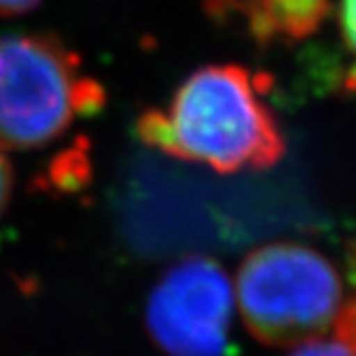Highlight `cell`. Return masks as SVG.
Wrapping results in <instances>:
<instances>
[{
  "instance_id": "1",
  "label": "cell",
  "mask_w": 356,
  "mask_h": 356,
  "mask_svg": "<svg viewBox=\"0 0 356 356\" xmlns=\"http://www.w3.org/2000/svg\"><path fill=\"white\" fill-rule=\"evenodd\" d=\"M268 75L241 65H207L176 88L170 106L144 110L136 138L174 159L219 174L268 170L286 155V140L264 92Z\"/></svg>"
},
{
  "instance_id": "2",
  "label": "cell",
  "mask_w": 356,
  "mask_h": 356,
  "mask_svg": "<svg viewBox=\"0 0 356 356\" xmlns=\"http://www.w3.org/2000/svg\"><path fill=\"white\" fill-rule=\"evenodd\" d=\"M106 88L52 33L0 37V148L35 150L106 108Z\"/></svg>"
},
{
  "instance_id": "3",
  "label": "cell",
  "mask_w": 356,
  "mask_h": 356,
  "mask_svg": "<svg viewBox=\"0 0 356 356\" xmlns=\"http://www.w3.org/2000/svg\"><path fill=\"white\" fill-rule=\"evenodd\" d=\"M234 298L253 337L288 348L318 339L333 326L343 286L320 251L300 243H268L241 262Z\"/></svg>"
},
{
  "instance_id": "4",
  "label": "cell",
  "mask_w": 356,
  "mask_h": 356,
  "mask_svg": "<svg viewBox=\"0 0 356 356\" xmlns=\"http://www.w3.org/2000/svg\"><path fill=\"white\" fill-rule=\"evenodd\" d=\"M234 316V286L219 262L187 256L150 290L144 324L168 356H225Z\"/></svg>"
},
{
  "instance_id": "5",
  "label": "cell",
  "mask_w": 356,
  "mask_h": 356,
  "mask_svg": "<svg viewBox=\"0 0 356 356\" xmlns=\"http://www.w3.org/2000/svg\"><path fill=\"white\" fill-rule=\"evenodd\" d=\"M260 47L292 45L316 35L333 11V0H230Z\"/></svg>"
},
{
  "instance_id": "6",
  "label": "cell",
  "mask_w": 356,
  "mask_h": 356,
  "mask_svg": "<svg viewBox=\"0 0 356 356\" xmlns=\"http://www.w3.org/2000/svg\"><path fill=\"white\" fill-rule=\"evenodd\" d=\"M337 19H339L341 41L348 49V54L352 56V65L343 75V88L350 95H356V0H339Z\"/></svg>"
},
{
  "instance_id": "7",
  "label": "cell",
  "mask_w": 356,
  "mask_h": 356,
  "mask_svg": "<svg viewBox=\"0 0 356 356\" xmlns=\"http://www.w3.org/2000/svg\"><path fill=\"white\" fill-rule=\"evenodd\" d=\"M333 330L335 339H339L356 354V292L346 302H341L337 318L333 322Z\"/></svg>"
},
{
  "instance_id": "8",
  "label": "cell",
  "mask_w": 356,
  "mask_h": 356,
  "mask_svg": "<svg viewBox=\"0 0 356 356\" xmlns=\"http://www.w3.org/2000/svg\"><path fill=\"white\" fill-rule=\"evenodd\" d=\"M290 356H356L348 346H343L339 339H309L305 343H298Z\"/></svg>"
},
{
  "instance_id": "9",
  "label": "cell",
  "mask_w": 356,
  "mask_h": 356,
  "mask_svg": "<svg viewBox=\"0 0 356 356\" xmlns=\"http://www.w3.org/2000/svg\"><path fill=\"white\" fill-rule=\"evenodd\" d=\"M13 195V168L7 152L0 148V219L5 217Z\"/></svg>"
},
{
  "instance_id": "10",
  "label": "cell",
  "mask_w": 356,
  "mask_h": 356,
  "mask_svg": "<svg viewBox=\"0 0 356 356\" xmlns=\"http://www.w3.org/2000/svg\"><path fill=\"white\" fill-rule=\"evenodd\" d=\"M43 0H0V17H19L35 11Z\"/></svg>"
},
{
  "instance_id": "11",
  "label": "cell",
  "mask_w": 356,
  "mask_h": 356,
  "mask_svg": "<svg viewBox=\"0 0 356 356\" xmlns=\"http://www.w3.org/2000/svg\"><path fill=\"white\" fill-rule=\"evenodd\" d=\"M346 266H348V279L356 288V238H352L346 247Z\"/></svg>"
}]
</instances>
